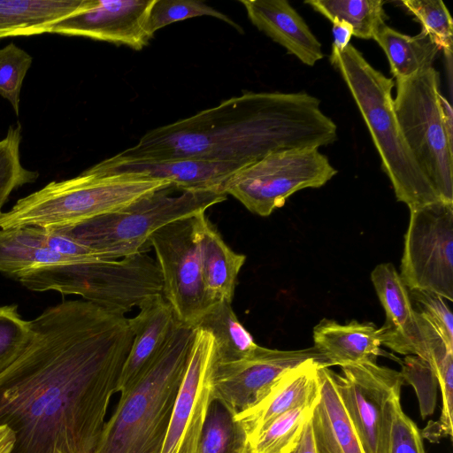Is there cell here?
I'll list each match as a JSON object with an SVG mask.
<instances>
[{
    "mask_svg": "<svg viewBox=\"0 0 453 453\" xmlns=\"http://www.w3.org/2000/svg\"><path fill=\"white\" fill-rule=\"evenodd\" d=\"M30 321L26 348L0 372L12 453H93L133 342L128 319L71 300Z\"/></svg>",
    "mask_w": 453,
    "mask_h": 453,
    "instance_id": "obj_1",
    "label": "cell"
},
{
    "mask_svg": "<svg viewBox=\"0 0 453 453\" xmlns=\"http://www.w3.org/2000/svg\"><path fill=\"white\" fill-rule=\"evenodd\" d=\"M337 126L305 93L245 92L156 127L113 161L195 158L241 167L269 153L334 142Z\"/></svg>",
    "mask_w": 453,
    "mask_h": 453,
    "instance_id": "obj_2",
    "label": "cell"
},
{
    "mask_svg": "<svg viewBox=\"0 0 453 453\" xmlns=\"http://www.w3.org/2000/svg\"><path fill=\"white\" fill-rule=\"evenodd\" d=\"M195 334L176 323L149 370L120 395L93 453H161Z\"/></svg>",
    "mask_w": 453,
    "mask_h": 453,
    "instance_id": "obj_3",
    "label": "cell"
},
{
    "mask_svg": "<svg viewBox=\"0 0 453 453\" xmlns=\"http://www.w3.org/2000/svg\"><path fill=\"white\" fill-rule=\"evenodd\" d=\"M330 62L340 72L364 119L396 199L410 210L441 202L401 131L392 98L393 79L373 68L350 43L342 51L332 50Z\"/></svg>",
    "mask_w": 453,
    "mask_h": 453,
    "instance_id": "obj_4",
    "label": "cell"
},
{
    "mask_svg": "<svg viewBox=\"0 0 453 453\" xmlns=\"http://www.w3.org/2000/svg\"><path fill=\"white\" fill-rule=\"evenodd\" d=\"M172 184L134 173L94 174L49 182L0 212V229L72 226L117 211Z\"/></svg>",
    "mask_w": 453,
    "mask_h": 453,
    "instance_id": "obj_5",
    "label": "cell"
},
{
    "mask_svg": "<svg viewBox=\"0 0 453 453\" xmlns=\"http://www.w3.org/2000/svg\"><path fill=\"white\" fill-rule=\"evenodd\" d=\"M173 184L147 194L112 212L80 224L54 227L90 249L103 260L147 252L151 235L163 226L205 213L226 199L215 190H180Z\"/></svg>",
    "mask_w": 453,
    "mask_h": 453,
    "instance_id": "obj_6",
    "label": "cell"
},
{
    "mask_svg": "<svg viewBox=\"0 0 453 453\" xmlns=\"http://www.w3.org/2000/svg\"><path fill=\"white\" fill-rule=\"evenodd\" d=\"M17 279L32 291L81 296L122 315L163 292L160 270L147 252L114 260L41 265Z\"/></svg>",
    "mask_w": 453,
    "mask_h": 453,
    "instance_id": "obj_7",
    "label": "cell"
},
{
    "mask_svg": "<svg viewBox=\"0 0 453 453\" xmlns=\"http://www.w3.org/2000/svg\"><path fill=\"white\" fill-rule=\"evenodd\" d=\"M440 73L433 66L396 81L395 111L418 167L441 200L453 203V144L441 107Z\"/></svg>",
    "mask_w": 453,
    "mask_h": 453,
    "instance_id": "obj_8",
    "label": "cell"
},
{
    "mask_svg": "<svg viewBox=\"0 0 453 453\" xmlns=\"http://www.w3.org/2000/svg\"><path fill=\"white\" fill-rule=\"evenodd\" d=\"M336 173L318 148L283 150L238 170L224 183L223 192L250 211L265 217L294 193L320 188Z\"/></svg>",
    "mask_w": 453,
    "mask_h": 453,
    "instance_id": "obj_9",
    "label": "cell"
},
{
    "mask_svg": "<svg viewBox=\"0 0 453 453\" xmlns=\"http://www.w3.org/2000/svg\"><path fill=\"white\" fill-rule=\"evenodd\" d=\"M149 248L156 254L165 299L179 323L196 328L216 302L207 291L196 236V216L172 222L155 232Z\"/></svg>",
    "mask_w": 453,
    "mask_h": 453,
    "instance_id": "obj_10",
    "label": "cell"
},
{
    "mask_svg": "<svg viewBox=\"0 0 453 453\" xmlns=\"http://www.w3.org/2000/svg\"><path fill=\"white\" fill-rule=\"evenodd\" d=\"M399 275L410 290L453 301V203L410 210Z\"/></svg>",
    "mask_w": 453,
    "mask_h": 453,
    "instance_id": "obj_11",
    "label": "cell"
},
{
    "mask_svg": "<svg viewBox=\"0 0 453 453\" xmlns=\"http://www.w3.org/2000/svg\"><path fill=\"white\" fill-rule=\"evenodd\" d=\"M334 372L338 394L364 453H388L393 405L400 398V372L366 361Z\"/></svg>",
    "mask_w": 453,
    "mask_h": 453,
    "instance_id": "obj_12",
    "label": "cell"
},
{
    "mask_svg": "<svg viewBox=\"0 0 453 453\" xmlns=\"http://www.w3.org/2000/svg\"><path fill=\"white\" fill-rule=\"evenodd\" d=\"M307 359L328 365L314 346L303 349L280 350L257 345L251 354L240 360L213 362L212 399L221 401L237 415L258 402L285 371Z\"/></svg>",
    "mask_w": 453,
    "mask_h": 453,
    "instance_id": "obj_13",
    "label": "cell"
},
{
    "mask_svg": "<svg viewBox=\"0 0 453 453\" xmlns=\"http://www.w3.org/2000/svg\"><path fill=\"white\" fill-rule=\"evenodd\" d=\"M215 342L196 327L161 453H196L211 396Z\"/></svg>",
    "mask_w": 453,
    "mask_h": 453,
    "instance_id": "obj_14",
    "label": "cell"
},
{
    "mask_svg": "<svg viewBox=\"0 0 453 453\" xmlns=\"http://www.w3.org/2000/svg\"><path fill=\"white\" fill-rule=\"evenodd\" d=\"M371 280L386 314V322L380 328L381 344L399 354L417 356L430 365L436 352L447 344L414 310L408 288L394 265H378Z\"/></svg>",
    "mask_w": 453,
    "mask_h": 453,
    "instance_id": "obj_15",
    "label": "cell"
},
{
    "mask_svg": "<svg viewBox=\"0 0 453 453\" xmlns=\"http://www.w3.org/2000/svg\"><path fill=\"white\" fill-rule=\"evenodd\" d=\"M153 0H88L81 11L52 26L51 34L86 37L140 50L152 38L147 17Z\"/></svg>",
    "mask_w": 453,
    "mask_h": 453,
    "instance_id": "obj_16",
    "label": "cell"
},
{
    "mask_svg": "<svg viewBox=\"0 0 453 453\" xmlns=\"http://www.w3.org/2000/svg\"><path fill=\"white\" fill-rule=\"evenodd\" d=\"M321 365L327 364L307 359L289 368L271 385L258 402L234 416L246 432L248 444L281 414L299 406L317 403L320 390L319 368Z\"/></svg>",
    "mask_w": 453,
    "mask_h": 453,
    "instance_id": "obj_17",
    "label": "cell"
},
{
    "mask_svg": "<svg viewBox=\"0 0 453 453\" xmlns=\"http://www.w3.org/2000/svg\"><path fill=\"white\" fill-rule=\"evenodd\" d=\"M241 168L233 164L195 158L113 161L108 157L84 172L100 175L134 173L167 180L181 190H215L224 193V183Z\"/></svg>",
    "mask_w": 453,
    "mask_h": 453,
    "instance_id": "obj_18",
    "label": "cell"
},
{
    "mask_svg": "<svg viewBox=\"0 0 453 453\" xmlns=\"http://www.w3.org/2000/svg\"><path fill=\"white\" fill-rule=\"evenodd\" d=\"M139 310L135 317L128 319L133 342L116 387V393L120 395L134 386L149 370L178 322L163 295L150 298Z\"/></svg>",
    "mask_w": 453,
    "mask_h": 453,
    "instance_id": "obj_19",
    "label": "cell"
},
{
    "mask_svg": "<svg viewBox=\"0 0 453 453\" xmlns=\"http://www.w3.org/2000/svg\"><path fill=\"white\" fill-rule=\"evenodd\" d=\"M250 22L303 64L313 66L324 54L321 43L286 0H240Z\"/></svg>",
    "mask_w": 453,
    "mask_h": 453,
    "instance_id": "obj_20",
    "label": "cell"
},
{
    "mask_svg": "<svg viewBox=\"0 0 453 453\" xmlns=\"http://www.w3.org/2000/svg\"><path fill=\"white\" fill-rule=\"evenodd\" d=\"M319 373V398L310 419L315 452L364 453L338 394L334 372L327 365H321Z\"/></svg>",
    "mask_w": 453,
    "mask_h": 453,
    "instance_id": "obj_21",
    "label": "cell"
},
{
    "mask_svg": "<svg viewBox=\"0 0 453 453\" xmlns=\"http://www.w3.org/2000/svg\"><path fill=\"white\" fill-rule=\"evenodd\" d=\"M313 342L329 366L376 361L380 354V329L372 322L342 325L323 319L313 328Z\"/></svg>",
    "mask_w": 453,
    "mask_h": 453,
    "instance_id": "obj_22",
    "label": "cell"
},
{
    "mask_svg": "<svg viewBox=\"0 0 453 453\" xmlns=\"http://www.w3.org/2000/svg\"><path fill=\"white\" fill-rule=\"evenodd\" d=\"M196 236L205 288L216 302L232 303L246 256L234 251L205 216H196Z\"/></svg>",
    "mask_w": 453,
    "mask_h": 453,
    "instance_id": "obj_23",
    "label": "cell"
},
{
    "mask_svg": "<svg viewBox=\"0 0 453 453\" xmlns=\"http://www.w3.org/2000/svg\"><path fill=\"white\" fill-rule=\"evenodd\" d=\"M88 0H0V39L50 33Z\"/></svg>",
    "mask_w": 453,
    "mask_h": 453,
    "instance_id": "obj_24",
    "label": "cell"
},
{
    "mask_svg": "<svg viewBox=\"0 0 453 453\" xmlns=\"http://www.w3.org/2000/svg\"><path fill=\"white\" fill-rule=\"evenodd\" d=\"M77 263L46 244V230L39 226L0 229V272L15 276L41 265Z\"/></svg>",
    "mask_w": 453,
    "mask_h": 453,
    "instance_id": "obj_25",
    "label": "cell"
},
{
    "mask_svg": "<svg viewBox=\"0 0 453 453\" xmlns=\"http://www.w3.org/2000/svg\"><path fill=\"white\" fill-rule=\"evenodd\" d=\"M373 40L384 50L390 70L396 81L409 79L430 67L436 59L440 48L420 32L411 36L383 25Z\"/></svg>",
    "mask_w": 453,
    "mask_h": 453,
    "instance_id": "obj_26",
    "label": "cell"
},
{
    "mask_svg": "<svg viewBox=\"0 0 453 453\" xmlns=\"http://www.w3.org/2000/svg\"><path fill=\"white\" fill-rule=\"evenodd\" d=\"M196 327L209 331L215 342L214 362L228 363L251 354L257 344L234 313L232 303H216Z\"/></svg>",
    "mask_w": 453,
    "mask_h": 453,
    "instance_id": "obj_27",
    "label": "cell"
},
{
    "mask_svg": "<svg viewBox=\"0 0 453 453\" xmlns=\"http://www.w3.org/2000/svg\"><path fill=\"white\" fill-rule=\"evenodd\" d=\"M304 3L331 22L348 23L357 38L373 39L385 25L386 14L381 0H306Z\"/></svg>",
    "mask_w": 453,
    "mask_h": 453,
    "instance_id": "obj_28",
    "label": "cell"
},
{
    "mask_svg": "<svg viewBox=\"0 0 453 453\" xmlns=\"http://www.w3.org/2000/svg\"><path fill=\"white\" fill-rule=\"evenodd\" d=\"M234 416L221 401L212 399L196 453H247L248 437Z\"/></svg>",
    "mask_w": 453,
    "mask_h": 453,
    "instance_id": "obj_29",
    "label": "cell"
},
{
    "mask_svg": "<svg viewBox=\"0 0 453 453\" xmlns=\"http://www.w3.org/2000/svg\"><path fill=\"white\" fill-rule=\"evenodd\" d=\"M315 405L299 406L274 418L248 444L247 453L292 451L297 445Z\"/></svg>",
    "mask_w": 453,
    "mask_h": 453,
    "instance_id": "obj_30",
    "label": "cell"
},
{
    "mask_svg": "<svg viewBox=\"0 0 453 453\" xmlns=\"http://www.w3.org/2000/svg\"><path fill=\"white\" fill-rule=\"evenodd\" d=\"M22 128L19 123L10 126L6 135L0 140V212L15 189L35 182L36 171L26 168L20 158Z\"/></svg>",
    "mask_w": 453,
    "mask_h": 453,
    "instance_id": "obj_31",
    "label": "cell"
},
{
    "mask_svg": "<svg viewBox=\"0 0 453 453\" xmlns=\"http://www.w3.org/2000/svg\"><path fill=\"white\" fill-rule=\"evenodd\" d=\"M199 16L217 18L242 32L241 27L226 14L197 0H153L148 12L147 32L153 37L165 26Z\"/></svg>",
    "mask_w": 453,
    "mask_h": 453,
    "instance_id": "obj_32",
    "label": "cell"
},
{
    "mask_svg": "<svg viewBox=\"0 0 453 453\" xmlns=\"http://www.w3.org/2000/svg\"><path fill=\"white\" fill-rule=\"evenodd\" d=\"M403 5L421 24V32L451 57L453 43V21L441 0H403Z\"/></svg>",
    "mask_w": 453,
    "mask_h": 453,
    "instance_id": "obj_33",
    "label": "cell"
},
{
    "mask_svg": "<svg viewBox=\"0 0 453 453\" xmlns=\"http://www.w3.org/2000/svg\"><path fill=\"white\" fill-rule=\"evenodd\" d=\"M33 58L14 42L0 49V96L19 113L20 93Z\"/></svg>",
    "mask_w": 453,
    "mask_h": 453,
    "instance_id": "obj_34",
    "label": "cell"
},
{
    "mask_svg": "<svg viewBox=\"0 0 453 453\" xmlns=\"http://www.w3.org/2000/svg\"><path fill=\"white\" fill-rule=\"evenodd\" d=\"M30 335L31 321L22 318L18 305L0 306V372L19 357Z\"/></svg>",
    "mask_w": 453,
    "mask_h": 453,
    "instance_id": "obj_35",
    "label": "cell"
},
{
    "mask_svg": "<svg viewBox=\"0 0 453 453\" xmlns=\"http://www.w3.org/2000/svg\"><path fill=\"white\" fill-rule=\"evenodd\" d=\"M414 310L436 330L449 348L453 349V315L441 296L420 289L410 290Z\"/></svg>",
    "mask_w": 453,
    "mask_h": 453,
    "instance_id": "obj_36",
    "label": "cell"
},
{
    "mask_svg": "<svg viewBox=\"0 0 453 453\" xmlns=\"http://www.w3.org/2000/svg\"><path fill=\"white\" fill-rule=\"evenodd\" d=\"M402 371L403 380L411 384L419 398L422 418L434 412L435 405L437 378L430 365L422 358L408 355L405 357Z\"/></svg>",
    "mask_w": 453,
    "mask_h": 453,
    "instance_id": "obj_37",
    "label": "cell"
},
{
    "mask_svg": "<svg viewBox=\"0 0 453 453\" xmlns=\"http://www.w3.org/2000/svg\"><path fill=\"white\" fill-rule=\"evenodd\" d=\"M388 453H425L421 433L402 410L400 398L393 405Z\"/></svg>",
    "mask_w": 453,
    "mask_h": 453,
    "instance_id": "obj_38",
    "label": "cell"
},
{
    "mask_svg": "<svg viewBox=\"0 0 453 453\" xmlns=\"http://www.w3.org/2000/svg\"><path fill=\"white\" fill-rule=\"evenodd\" d=\"M332 24L334 36L332 50L342 51L349 44L353 29L350 25L343 21H334Z\"/></svg>",
    "mask_w": 453,
    "mask_h": 453,
    "instance_id": "obj_39",
    "label": "cell"
},
{
    "mask_svg": "<svg viewBox=\"0 0 453 453\" xmlns=\"http://www.w3.org/2000/svg\"><path fill=\"white\" fill-rule=\"evenodd\" d=\"M311 419V418H310ZM310 419L304 426L302 436L296 448L289 453H316Z\"/></svg>",
    "mask_w": 453,
    "mask_h": 453,
    "instance_id": "obj_40",
    "label": "cell"
},
{
    "mask_svg": "<svg viewBox=\"0 0 453 453\" xmlns=\"http://www.w3.org/2000/svg\"><path fill=\"white\" fill-rule=\"evenodd\" d=\"M15 442L14 434L12 430L0 426V453H12Z\"/></svg>",
    "mask_w": 453,
    "mask_h": 453,
    "instance_id": "obj_41",
    "label": "cell"
}]
</instances>
